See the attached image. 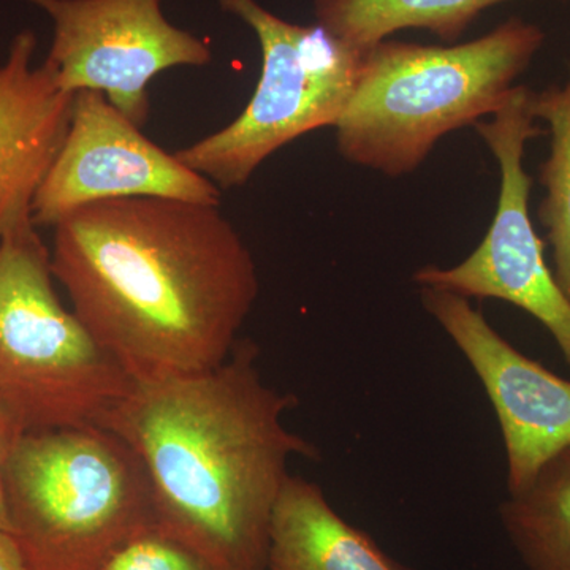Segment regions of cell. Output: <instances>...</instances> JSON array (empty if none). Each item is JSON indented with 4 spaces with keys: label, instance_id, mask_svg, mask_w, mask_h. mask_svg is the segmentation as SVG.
Returning <instances> with one entry per match:
<instances>
[{
    "label": "cell",
    "instance_id": "obj_2",
    "mask_svg": "<svg viewBox=\"0 0 570 570\" xmlns=\"http://www.w3.org/2000/svg\"><path fill=\"white\" fill-rule=\"evenodd\" d=\"M258 360L257 344L239 340L213 370L134 382L99 422L140 459L157 530L217 570H268L288 463L318 459L285 423L298 400L269 385Z\"/></svg>",
    "mask_w": 570,
    "mask_h": 570
},
{
    "label": "cell",
    "instance_id": "obj_11",
    "mask_svg": "<svg viewBox=\"0 0 570 570\" xmlns=\"http://www.w3.org/2000/svg\"><path fill=\"white\" fill-rule=\"evenodd\" d=\"M29 29L0 58V242L32 220L37 193L69 130L75 94L63 91L47 62L33 66Z\"/></svg>",
    "mask_w": 570,
    "mask_h": 570
},
{
    "label": "cell",
    "instance_id": "obj_1",
    "mask_svg": "<svg viewBox=\"0 0 570 570\" xmlns=\"http://www.w3.org/2000/svg\"><path fill=\"white\" fill-rule=\"evenodd\" d=\"M52 230V275L71 311L134 382L204 373L230 356L261 281L220 205L111 198Z\"/></svg>",
    "mask_w": 570,
    "mask_h": 570
},
{
    "label": "cell",
    "instance_id": "obj_8",
    "mask_svg": "<svg viewBox=\"0 0 570 570\" xmlns=\"http://www.w3.org/2000/svg\"><path fill=\"white\" fill-rule=\"evenodd\" d=\"M52 24L45 62L63 91H97L130 119L149 118V82L175 67H205L204 39L175 26L164 0H24Z\"/></svg>",
    "mask_w": 570,
    "mask_h": 570
},
{
    "label": "cell",
    "instance_id": "obj_10",
    "mask_svg": "<svg viewBox=\"0 0 570 570\" xmlns=\"http://www.w3.org/2000/svg\"><path fill=\"white\" fill-rule=\"evenodd\" d=\"M420 299L485 390L504 441L508 494L520 493L570 445V381L513 347L469 298L420 288Z\"/></svg>",
    "mask_w": 570,
    "mask_h": 570
},
{
    "label": "cell",
    "instance_id": "obj_7",
    "mask_svg": "<svg viewBox=\"0 0 570 570\" xmlns=\"http://www.w3.org/2000/svg\"><path fill=\"white\" fill-rule=\"evenodd\" d=\"M531 91L515 86L490 121L475 124L501 168L497 214L482 243L459 265H426L412 281L464 298H494L527 311L553 336L570 367V299L543 257V242L530 217L531 178L524 170L527 142L539 137Z\"/></svg>",
    "mask_w": 570,
    "mask_h": 570
},
{
    "label": "cell",
    "instance_id": "obj_5",
    "mask_svg": "<svg viewBox=\"0 0 570 570\" xmlns=\"http://www.w3.org/2000/svg\"><path fill=\"white\" fill-rule=\"evenodd\" d=\"M134 387L56 294L37 225L0 242V401L26 431L99 425Z\"/></svg>",
    "mask_w": 570,
    "mask_h": 570
},
{
    "label": "cell",
    "instance_id": "obj_17",
    "mask_svg": "<svg viewBox=\"0 0 570 570\" xmlns=\"http://www.w3.org/2000/svg\"><path fill=\"white\" fill-rule=\"evenodd\" d=\"M24 433L28 431L21 425L20 420L14 417L13 412L0 401V531L10 532V534H13V524H11L9 502H7L3 471L14 445Z\"/></svg>",
    "mask_w": 570,
    "mask_h": 570
},
{
    "label": "cell",
    "instance_id": "obj_4",
    "mask_svg": "<svg viewBox=\"0 0 570 570\" xmlns=\"http://www.w3.org/2000/svg\"><path fill=\"white\" fill-rule=\"evenodd\" d=\"M3 478L13 535L32 570H100L156 527L140 459L104 426L28 431Z\"/></svg>",
    "mask_w": 570,
    "mask_h": 570
},
{
    "label": "cell",
    "instance_id": "obj_14",
    "mask_svg": "<svg viewBox=\"0 0 570 570\" xmlns=\"http://www.w3.org/2000/svg\"><path fill=\"white\" fill-rule=\"evenodd\" d=\"M498 515L527 570H570V445L543 464L531 485L508 494Z\"/></svg>",
    "mask_w": 570,
    "mask_h": 570
},
{
    "label": "cell",
    "instance_id": "obj_13",
    "mask_svg": "<svg viewBox=\"0 0 570 570\" xmlns=\"http://www.w3.org/2000/svg\"><path fill=\"white\" fill-rule=\"evenodd\" d=\"M509 0H314L317 24L356 50L403 29H426L453 43L479 14Z\"/></svg>",
    "mask_w": 570,
    "mask_h": 570
},
{
    "label": "cell",
    "instance_id": "obj_9",
    "mask_svg": "<svg viewBox=\"0 0 570 570\" xmlns=\"http://www.w3.org/2000/svg\"><path fill=\"white\" fill-rule=\"evenodd\" d=\"M157 197L220 205L219 187L142 135L102 92L75 94L69 130L32 205L37 227H55L82 206Z\"/></svg>",
    "mask_w": 570,
    "mask_h": 570
},
{
    "label": "cell",
    "instance_id": "obj_6",
    "mask_svg": "<svg viewBox=\"0 0 570 570\" xmlns=\"http://www.w3.org/2000/svg\"><path fill=\"white\" fill-rule=\"evenodd\" d=\"M217 3L257 37L261 78L235 121L175 156L219 189H235L288 142L336 127L354 94L363 50L336 39L317 22L285 21L258 0Z\"/></svg>",
    "mask_w": 570,
    "mask_h": 570
},
{
    "label": "cell",
    "instance_id": "obj_15",
    "mask_svg": "<svg viewBox=\"0 0 570 570\" xmlns=\"http://www.w3.org/2000/svg\"><path fill=\"white\" fill-rule=\"evenodd\" d=\"M531 112L550 127L551 151L540 171L547 195L539 217L553 247V275L570 299V69L564 85L531 94Z\"/></svg>",
    "mask_w": 570,
    "mask_h": 570
},
{
    "label": "cell",
    "instance_id": "obj_18",
    "mask_svg": "<svg viewBox=\"0 0 570 570\" xmlns=\"http://www.w3.org/2000/svg\"><path fill=\"white\" fill-rule=\"evenodd\" d=\"M0 570H32L18 540L6 531H0Z\"/></svg>",
    "mask_w": 570,
    "mask_h": 570
},
{
    "label": "cell",
    "instance_id": "obj_16",
    "mask_svg": "<svg viewBox=\"0 0 570 570\" xmlns=\"http://www.w3.org/2000/svg\"><path fill=\"white\" fill-rule=\"evenodd\" d=\"M100 570H217L181 540L156 527L127 540Z\"/></svg>",
    "mask_w": 570,
    "mask_h": 570
},
{
    "label": "cell",
    "instance_id": "obj_12",
    "mask_svg": "<svg viewBox=\"0 0 570 570\" xmlns=\"http://www.w3.org/2000/svg\"><path fill=\"white\" fill-rule=\"evenodd\" d=\"M268 570L414 569L344 520L318 483L291 475L273 513Z\"/></svg>",
    "mask_w": 570,
    "mask_h": 570
},
{
    "label": "cell",
    "instance_id": "obj_3",
    "mask_svg": "<svg viewBox=\"0 0 570 570\" xmlns=\"http://www.w3.org/2000/svg\"><path fill=\"white\" fill-rule=\"evenodd\" d=\"M546 33L510 18L466 43L382 40L363 50L358 78L336 124L344 159L390 178L412 174L453 130L494 115Z\"/></svg>",
    "mask_w": 570,
    "mask_h": 570
}]
</instances>
